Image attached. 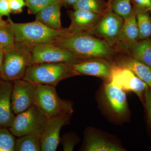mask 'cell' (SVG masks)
<instances>
[{
  "mask_svg": "<svg viewBox=\"0 0 151 151\" xmlns=\"http://www.w3.org/2000/svg\"><path fill=\"white\" fill-rule=\"evenodd\" d=\"M47 120L39 109L34 105L17 115L9 128V131L17 137L35 133L42 134Z\"/></svg>",
  "mask_w": 151,
  "mask_h": 151,
  "instance_id": "cell-6",
  "label": "cell"
},
{
  "mask_svg": "<svg viewBox=\"0 0 151 151\" xmlns=\"http://www.w3.org/2000/svg\"><path fill=\"white\" fill-rule=\"evenodd\" d=\"M139 39V32L138 29L137 17L133 12L129 17L124 20V24L116 42L123 44L125 48L132 45Z\"/></svg>",
  "mask_w": 151,
  "mask_h": 151,
  "instance_id": "cell-17",
  "label": "cell"
},
{
  "mask_svg": "<svg viewBox=\"0 0 151 151\" xmlns=\"http://www.w3.org/2000/svg\"><path fill=\"white\" fill-rule=\"evenodd\" d=\"M86 151H122L123 149L98 135L90 134L86 138L84 148Z\"/></svg>",
  "mask_w": 151,
  "mask_h": 151,
  "instance_id": "cell-19",
  "label": "cell"
},
{
  "mask_svg": "<svg viewBox=\"0 0 151 151\" xmlns=\"http://www.w3.org/2000/svg\"><path fill=\"white\" fill-rule=\"evenodd\" d=\"M12 87L10 81H0V128H9L15 118L11 102Z\"/></svg>",
  "mask_w": 151,
  "mask_h": 151,
  "instance_id": "cell-13",
  "label": "cell"
},
{
  "mask_svg": "<svg viewBox=\"0 0 151 151\" xmlns=\"http://www.w3.org/2000/svg\"><path fill=\"white\" fill-rule=\"evenodd\" d=\"M10 13L8 0H0V16H9Z\"/></svg>",
  "mask_w": 151,
  "mask_h": 151,
  "instance_id": "cell-30",
  "label": "cell"
},
{
  "mask_svg": "<svg viewBox=\"0 0 151 151\" xmlns=\"http://www.w3.org/2000/svg\"><path fill=\"white\" fill-rule=\"evenodd\" d=\"M78 74L72 65L65 63H41L28 68L24 78L34 84L56 86L60 81Z\"/></svg>",
  "mask_w": 151,
  "mask_h": 151,
  "instance_id": "cell-3",
  "label": "cell"
},
{
  "mask_svg": "<svg viewBox=\"0 0 151 151\" xmlns=\"http://www.w3.org/2000/svg\"><path fill=\"white\" fill-rule=\"evenodd\" d=\"M120 66L129 69L151 88V68L148 66L132 57L123 60Z\"/></svg>",
  "mask_w": 151,
  "mask_h": 151,
  "instance_id": "cell-20",
  "label": "cell"
},
{
  "mask_svg": "<svg viewBox=\"0 0 151 151\" xmlns=\"http://www.w3.org/2000/svg\"><path fill=\"white\" fill-rule=\"evenodd\" d=\"M69 15L71 22L68 29L70 34L87 32L97 24L102 16L81 10H73Z\"/></svg>",
  "mask_w": 151,
  "mask_h": 151,
  "instance_id": "cell-12",
  "label": "cell"
},
{
  "mask_svg": "<svg viewBox=\"0 0 151 151\" xmlns=\"http://www.w3.org/2000/svg\"><path fill=\"white\" fill-rule=\"evenodd\" d=\"M62 5L60 0L55 1L36 14V20L50 28L62 29L60 20V9Z\"/></svg>",
  "mask_w": 151,
  "mask_h": 151,
  "instance_id": "cell-15",
  "label": "cell"
},
{
  "mask_svg": "<svg viewBox=\"0 0 151 151\" xmlns=\"http://www.w3.org/2000/svg\"><path fill=\"white\" fill-rule=\"evenodd\" d=\"M105 6L103 0H78L73 8V10H81L102 15Z\"/></svg>",
  "mask_w": 151,
  "mask_h": 151,
  "instance_id": "cell-23",
  "label": "cell"
},
{
  "mask_svg": "<svg viewBox=\"0 0 151 151\" xmlns=\"http://www.w3.org/2000/svg\"><path fill=\"white\" fill-rule=\"evenodd\" d=\"M32 65L31 50L16 43L13 48L4 52L0 78L9 81L22 79L28 68Z\"/></svg>",
  "mask_w": 151,
  "mask_h": 151,
  "instance_id": "cell-4",
  "label": "cell"
},
{
  "mask_svg": "<svg viewBox=\"0 0 151 151\" xmlns=\"http://www.w3.org/2000/svg\"><path fill=\"white\" fill-rule=\"evenodd\" d=\"M70 115L65 114L47 119L41 136V151L56 150L60 142V130L63 126L68 123Z\"/></svg>",
  "mask_w": 151,
  "mask_h": 151,
  "instance_id": "cell-11",
  "label": "cell"
},
{
  "mask_svg": "<svg viewBox=\"0 0 151 151\" xmlns=\"http://www.w3.org/2000/svg\"><path fill=\"white\" fill-rule=\"evenodd\" d=\"M35 105L47 119L73 112L71 103L60 98L55 86L50 85H37Z\"/></svg>",
  "mask_w": 151,
  "mask_h": 151,
  "instance_id": "cell-5",
  "label": "cell"
},
{
  "mask_svg": "<svg viewBox=\"0 0 151 151\" xmlns=\"http://www.w3.org/2000/svg\"><path fill=\"white\" fill-rule=\"evenodd\" d=\"M124 22L122 17L110 11L102 15L97 24L86 33L103 38L111 47L116 43Z\"/></svg>",
  "mask_w": 151,
  "mask_h": 151,
  "instance_id": "cell-8",
  "label": "cell"
},
{
  "mask_svg": "<svg viewBox=\"0 0 151 151\" xmlns=\"http://www.w3.org/2000/svg\"><path fill=\"white\" fill-rule=\"evenodd\" d=\"M16 140L14 135L6 128H0V151H14Z\"/></svg>",
  "mask_w": 151,
  "mask_h": 151,
  "instance_id": "cell-26",
  "label": "cell"
},
{
  "mask_svg": "<svg viewBox=\"0 0 151 151\" xmlns=\"http://www.w3.org/2000/svg\"><path fill=\"white\" fill-rule=\"evenodd\" d=\"M150 11H151V10H150Z\"/></svg>",
  "mask_w": 151,
  "mask_h": 151,
  "instance_id": "cell-36",
  "label": "cell"
},
{
  "mask_svg": "<svg viewBox=\"0 0 151 151\" xmlns=\"http://www.w3.org/2000/svg\"><path fill=\"white\" fill-rule=\"evenodd\" d=\"M9 4L11 13L13 14L21 13L24 7L26 6L25 0H9Z\"/></svg>",
  "mask_w": 151,
  "mask_h": 151,
  "instance_id": "cell-28",
  "label": "cell"
},
{
  "mask_svg": "<svg viewBox=\"0 0 151 151\" xmlns=\"http://www.w3.org/2000/svg\"><path fill=\"white\" fill-rule=\"evenodd\" d=\"M56 1L57 0H25L28 13L35 15Z\"/></svg>",
  "mask_w": 151,
  "mask_h": 151,
  "instance_id": "cell-27",
  "label": "cell"
},
{
  "mask_svg": "<svg viewBox=\"0 0 151 151\" xmlns=\"http://www.w3.org/2000/svg\"><path fill=\"white\" fill-rule=\"evenodd\" d=\"M132 58L151 68V40H141L127 47Z\"/></svg>",
  "mask_w": 151,
  "mask_h": 151,
  "instance_id": "cell-18",
  "label": "cell"
},
{
  "mask_svg": "<svg viewBox=\"0 0 151 151\" xmlns=\"http://www.w3.org/2000/svg\"><path fill=\"white\" fill-rule=\"evenodd\" d=\"M41 134H29L18 137L16 140V151H40Z\"/></svg>",
  "mask_w": 151,
  "mask_h": 151,
  "instance_id": "cell-21",
  "label": "cell"
},
{
  "mask_svg": "<svg viewBox=\"0 0 151 151\" xmlns=\"http://www.w3.org/2000/svg\"><path fill=\"white\" fill-rule=\"evenodd\" d=\"M8 23L4 20L2 18V17L0 16V28L6 27L8 26Z\"/></svg>",
  "mask_w": 151,
  "mask_h": 151,
  "instance_id": "cell-35",
  "label": "cell"
},
{
  "mask_svg": "<svg viewBox=\"0 0 151 151\" xmlns=\"http://www.w3.org/2000/svg\"><path fill=\"white\" fill-rule=\"evenodd\" d=\"M145 103L149 118L151 124V88L150 87L145 93Z\"/></svg>",
  "mask_w": 151,
  "mask_h": 151,
  "instance_id": "cell-31",
  "label": "cell"
},
{
  "mask_svg": "<svg viewBox=\"0 0 151 151\" xmlns=\"http://www.w3.org/2000/svg\"><path fill=\"white\" fill-rule=\"evenodd\" d=\"M8 1H9V0H8Z\"/></svg>",
  "mask_w": 151,
  "mask_h": 151,
  "instance_id": "cell-37",
  "label": "cell"
},
{
  "mask_svg": "<svg viewBox=\"0 0 151 151\" xmlns=\"http://www.w3.org/2000/svg\"><path fill=\"white\" fill-rule=\"evenodd\" d=\"M4 52L0 48V73H1V69L4 60ZM1 78H0V79Z\"/></svg>",
  "mask_w": 151,
  "mask_h": 151,
  "instance_id": "cell-34",
  "label": "cell"
},
{
  "mask_svg": "<svg viewBox=\"0 0 151 151\" xmlns=\"http://www.w3.org/2000/svg\"><path fill=\"white\" fill-rule=\"evenodd\" d=\"M111 1H112V0H111Z\"/></svg>",
  "mask_w": 151,
  "mask_h": 151,
  "instance_id": "cell-40",
  "label": "cell"
},
{
  "mask_svg": "<svg viewBox=\"0 0 151 151\" xmlns=\"http://www.w3.org/2000/svg\"><path fill=\"white\" fill-rule=\"evenodd\" d=\"M111 82L124 91H131L142 97L149 86L127 68L122 66L113 67Z\"/></svg>",
  "mask_w": 151,
  "mask_h": 151,
  "instance_id": "cell-10",
  "label": "cell"
},
{
  "mask_svg": "<svg viewBox=\"0 0 151 151\" xmlns=\"http://www.w3.org/2000/svg\"><path fill=\"white\" fill-rule=\"evenodd\" d=\"M9 26L12 30L16 43L31 49L39 45L55 44L70 34L68 28L55 29L37 20L24 23L13 22L9 20Z\"/></svg>",
  "mask_w": 151,
  "mask_h": 151,
  "instance_id": "cell-1",
  "label": "cell"
},
{
  "mask_svg": "<svg viewBox=\"0 0 151 151\" xmlns=\"http://www.w3.org/2000/svg\"><path fill=\"white\" fill-rule=\"evenodd\" d=\"M33 64L41 63H65L73 65L84 60L69 50L56 44H48L31 49Z\"/></svg>",
  "mask_w": 151,
  "mask_h": 151,
  "instance_id": "cell-7",
  "label": "cell"
},
{
  "mask_svg": "<svg viewBox=\"0 0 151 151\" xmlns=\"http://www.w3.org/2000/svg\"><path fill=\"white\" fill-rule=\"evenodd\" d=\"M60 1L62 2V4L66 6H73L78 0H60Z\"/></svg>",
  "mask_w": 151,
  "mask_h": 151,
  "instance_id": "cell-33",
  "label": "cell"
},
{
  "mask_svg": "<svg viewBox=\"0 0 151 151\" xmlns=\"http://www.w3.org/2000/svg\"><path fill=\"white\" fill-rule=\"evenodd\" d=\"M132 0H112V11L124 20L129 17L133 12Z\"/></svg>",
  "mask_w": 151,
  "mask_h": 151,
  "instance_id": "cell-24",
  "label": "cell"
},
{
  "mask_svg": "<svg viewBox=\"0 0 151 151\" xmlns=\"http://www.w3.org/2000/svg\"><path fill=\"white\" fill-rule=\"evenodd\" d=\"M137 23L139 32V39L150 38L151 37V16L148 10L137 6Z\"/></svg>",
  "mask_w": 151,
  "mask_h": 151,
  "instance_id": "cell-22",
  "label": "cell"
},
{
  "mask_svg": "<svg viewBox=\"0 0 151 151\" xmlns=\"http://www.w3.org/2000/svg\"><path fill=\"white\" fill-rule=\"evenodd\" d=\"M36 84L23 78L14 81L11 102L15 115L26 111L35 105Z\"/></svg>",
  "mask_w": 151,
  "mask_h": 151,
  "instance_id": "cell-9",
  "label": "cell"
},
{
  "mask_svg": "<svg viewBox=\"0 0 151 151\" xmlns=\"http://www.w3.org/2000/svg\"><path fill=\"white\" fill-rule=\"evenodd\" d=\"M55 44L83 59L108 57L113 52L111 47L105 41L86 33L70 34Z\"/></svg>",
  "mask_w": 151,
  "mask_h": 151,
  "instance_id": "cell-2",
  "label": "cell"
},
{
  "mask_svg": "<svg viewBox=\"0 0 151 151\" xmlns=\"http://www.w3.org/2000/svg\"><path fill=\"white\" fill-rule=\"evenodd\" d=\"M72 65L78 75L91 76L104 78H110L113 67L107 62L99 60H84Z\"/></svg>",
  "mask_w": 151,
  "mask_h": 151,
  "instance_id": "cell-14",
  "label": "cell"
},
{
  "mask_svg": "<svg viewBox=\"0 0 151 151\" xmlns=\"http://www.w3.org/2000/svg\"><path fill=\"white\" fill-rule=\"evenodd\" d=\"M0 48H1V47H0Z\"/></svg>",
  "mask_w": 151,
  "mask_h": 151,
  "instance_id": "cell-38",
  "label": "cell"
},
{
  "mask_svg": "<svg viewBox=\"0 0 151 151\" xmlns=\"http://www.w3.org/2000/svg\"><path fill=\"white\" fill-rule=\"evenodd\" d=\"M63 147L65 151H73L76 142L70 137H65L62 139Z\"/></svg>",
  "mask_w": 151,
  "mask_h": 151,
  "instance_id": "cell-29",
  "label": "cell"
},
{
  "mask_svg": "<svg viewBox=\"0 0 151 151\" xmlns=\"http://www.w3.org/2000/svg\"><path fill=\"white\" fill-rule=\"evenodd\" d=\"M16 45L15 38L9 27L0 28V47L5 52L12 49Z\"/></svg>",
  "mask_w": 151,
  "mask_h": 151,
  "instance_id": "cell-25",
  "label": "cell"
},
{
  "mask_svg": "<svg viewBox=\"0 0 151 151\" xmlns=\"http://www.w3.org/2000/svg\"><path fill=\"white\" fill-rule=\"evenodd\" d=\"M0 80H1V79H0Z\"/></svg>",
  "mask_w": 151,
  "mask_h": 151,
  "instance_id": "cell-39",
  "label": "cell"
},
{
  "mask_svg": "<svg viewBox=\"0 0 151 151\" xmlns=\"http://www.w3.org/2000/svg\"><path fill=\"white\" fill-rule=\"evenodd\" d=\"M138 7L150 11L151 0H133Z\"/></svg>",
  "mask_w": 151,
  "mask_h": 151,
  "instance_id": "cell-32",
  "label": "cell"
},
{
  "mask_svg": "<svg viewBox=\"0 0 151 151\" xmlns=\"http://www.w3.org/2000/svg\"><path fill=\"white\" fill-rule=\"evenodd\" d=\"M105 92L108 103L114 112L119 115L127 112V96L124 90L110 82L105 84Z\"/></svg>",
  "mask_w": 151,
  "mask_h": 151,
  "instance_id": "cell-16",
  "label": "cell"
}]
</instances>
